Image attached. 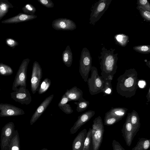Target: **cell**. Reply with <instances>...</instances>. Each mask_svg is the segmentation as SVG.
Returning a JSON list of instances; mask_svg holds the SVG:
<instances>
[{
	"instance_id": "obj_1",
	"label": "cell",
	"mask_w": 150,
	"mask_h": 150,
	"mask_svg": "<svg viewBox=\"0 0 150 150\" xmlns=\"http://www.w3.org/2000/svg\"><path fill=\"white\" fill-rule=\"evenodd\" d=\"M137 73L134 68L126 69L117 79L116 90L120 95L131 98L136 94L139 88Z\"/></svg>"
},
{
	"instance_id": "obj_2",
	"label": "cell",
	"mask_w": 150,
	"mask_h": 150,
	"mask_svg": "<svg viewBox=\"0 0 150 150\" xmlns=\"http://www.w3.org/2000/svg\"><path fill=\"white\" fill-rule=\"evenodd\" d=\"M115 49H108L103 47L98 57L101 71V76L104 81L112 80L117 68L118 54L114 53Z\"/></svg>"
},
{
	"instance_id": "obj_3",
	"label": "cell",
	"mask_w": 150,
	"mask_h": 150,
	"mask_svg": "<svg viewBox=\"0 0 150 150\" xmlns=\"http://www.w3.org/2000/svg\"><path fill=\"white\" fill-rule=\"evenodd\" d=\"M91 76L87 81L89 92L91 95H96L102 93L104 86L105 81L98 74L97 68L92 66Z\"/></svg>"
},
{
	"instance_id": "obj_4",
	"label": "cell",
	"mask_w": 150,
	"mask_h": 150,
	"mask_svg": "<svg viewBox=\"0 0 150 150\" xmlns=\"http://www.w3.org/2000/svg\"><path fill=\"white\" fill-rule=\"evenodd\" d=\"M91 129L93 150H99L103 141L104 131L103 124L100 116L94 120Z\"/></svg>"
},
{
	"instance_id": "obj_5",
	"label": "cell",
	"mask_w": 150,
	"mask_h": 150,
	"mask_svg": "<svg viewBox=\"0 0 150 150\" xmlns=\"http://www.w3.org/2000/svg\"><path fill=\"white\" fill-rule=\"evenodd\" d=\"M92 58L89 50L84 47L81 52L79 61V72L85 82L87 81L92 66Z\"/></svg>"
},
{
	"instance_id": "obj_6",
	"label": "cell",
	"mask_w": 150,
	"mask_h": 150,
	"mask_svg": "<svg viewBox=\"0 0 150 150\" xmlns=\"http://www.w3.org/2000/svg\"><path fill=\"white\" fill-rule=\"evenodd\" d=\"M30 61L29 58L24 59L21 64L16 74L12 86V90L15 91L19 88H26L27 70Z\"/></svg>"
},
{
	"instance_id": "obj_7",
	"label": "cell",
	"mask_w": 150,
	"mask_h": 150,
	"mask_svg": "<svg viewBox=\"0 0 150 150\" xmlns=\"http://www.w3.org/2000/svg\"><path fill=\"white\" fill-rule=\"evenodd\" d=\"M112 0H100L91 9L89 23L93 25L101 18L108 9Z\"/></svg>"
},
{
	"instance_id": "obj_8",
	"label": "cell",
	"mask_w": 150,
	"mask_h": 150,
	"mask_svg": "<svg viewBox=\"0 0 150 150\" xmlns=\"http://www.w3.org/2000/svg\"><path fill=\"white\" fill-rule=\"evenodd\" d=\"M14 130V124L11 122L6 124L2 128L0 139L1 150H9Z\"/></svg>"
},
{
	"instance_id": "obj_9",
	"label": "cell",
	"mask_w": 150,
	"mask_h": 150,
	"mask_svg": "<svg viewBox=\"0 0 150 150\" xmlns=\"http://www.w3.org/2000/svg\"><path fill=\"white\" fill-rule=\"evenodd\" d=\"M42 69L38 62L35 61L33 64L31 79V90L33 94L38 91L42 78Z\"/></svg>"
},
{
	"instance_id": "obj_10",
	"label": "cell",
	"mask_w": 150,
	"mask_h": 150,
	"mask_svg": "<svg viewBox=\"0 0 150 150\" xmlns=\"http://www.w3.org/2000/svg\"><path fill=\"white\" fill-rule=\"evenodd\" d=\"M11 98L16 102L21 104L28 105L32 101V98L29 90L23 87L19 88L10 93Z\"/></svg>"
},
{
	"instance_id": "obj_11",
	"label": "cell",
	"mask_w": 150,
	"mask_h": 150,
	"mask_svg": "<svg viewBox=\"0 0 150 150\" xmlns=\"http://www.w3.org/2000/svg\"><path fill=\"white\" fill-rule=\"evenodd\" d=\"M52 27L57 30H73L76 28V25L72 20L66 18H60L54 20Z\"/></svg>"
},
{
	"instance_id": "obj_12",
	"label": "cell",
	"mask_w": 150,
	"mask_h": 150,
	"mask_svg": "<svg viewBox=\"0 0 150 150\" xmlns=\"http://www.w3.org/2000/svg\"><path fill=\"white\" fill-rule=\"evenodd\" d=\"M0 117H2L17 116L25 114L23 109L8 103H0Z\"/></svg>"
},
{
	"instance_id": "obj_13",
	"label": "cell",
	"mask_w": 150,
	"mask_h": 150,
	"mask_svg": "<svg viewBox=\"0 0 150 150\" xmlns=\"http://www.w3.org/2000/svg\"><path fill=\"white\" fill-rule=\"evenodd\" d=\"M130 113L128 114L125 122L121 130L122 136L127 145L130 146L135 137L130 121Z\"/></svg>"
},
{
	"instance_id": "obj_14",
	"label": "cell",
	"mask_w": 150,
	"mask_h": 150,
	"mask_svg": "<svg viewBox=\"0 0 150 150\" xmlns=\"http://www.w3.org/2000/svg\"><path fill=\"white\" fill-rule=\"evenodd\" d=\"M95 114L94 111L89 110L79 116L77 120L70 129V133L75 134L82 126L89 121Z\"/></svg>"
},
{
	"instance_id": "obj_15",
	"label": "cell",
	"mask_w": 150,
	"mask_h": 150,
	"mask_svg": "<svg viewBox=\"0 0 150 150\" xmlns=\"http://www.w3.org/2000/svg\"><path fill=\"white\" fill-rule=\"evenodd\" d=\"M54 94H52L47 97L40 104L31 117L30 121L31 125H32L41 116L51 103Z\"/></svg>"
},
{
	"instance_id": "obj_16",
	"label": "cell",
	"mask_w": 150,
	"mask_h": 150,
	"mask_svg": "<svg viewBox=\"0 0 150 150\" xmlns=\"http://www.w3.org/2000/svg\"><path fill=\"white\" fill-rule=\"evenodd\" d=\"M37 16L34 14L30 15L20 13L16 16L2 21V23H17L27 21L36 18Z\"/></svg>"
},
{
	"instance_id": "obj_17",
	"label": "cell",
	"mask_w": 150,
	"mask_h": 150,
	"mask_svg": "<svg viewBox=\"0 0 150 150\" xmlns=\"http://www.w3.org/2000/svg\"><path fill=\"white\" fill-rule=\"evenodd\" d=\"M64 94L70 101H78L80 102L86 100L83 97L82 91L76 86L67 89Z\"/></svg>"
},
{
	"instance_id": "obj_18",
	"label": "cell",
	"mask_w": 150,
	"mask_h": 150,
	"mask_svg": "<svg viewBox=\"0 0 150 150\" xmlns=\"http://www.w3.org/2000/svg\"><path fill=\"white\" fill-rule=\"evenodd\" d=\"M87 132L84 129L78 133L72 142V150H83Z\"/></svg>"
},
{
	"instance_id": "obj_19",
	"label": "cell",
	"mask_w": 150,
	"mask_h": 150,
	"mask_svg": "<svg viewBox=\"0 0 150 150\" xmlns=\"http://www.w3.org/2000/svg\"><path fill=\"white\" fill-rule=\"evenodd\" d=\"M127 110L128 109L125 108H112L105 113V115L113 116L122 119L126 115Z\"/></svg>"
},
{
	"instance_id": "obj_20",
	"label": "cell",
	"mask_w": 150,
	"mask_h": 150,
	"mask_svg": "<svg viewBox=\"0 0 150 150\" xmlns=\"http://www.w3.org/2000/svg\"><path fill=\"white\" fill-rule=\"evenodd\" d=\"M130 113L131 122L135 136L140 127V118L138 113L134 110H133Z\"/></svg>"
},
{
	"instance_id": "obj_21",
	"label": "cell",
	"mask_w": 150,
	"mask_h": 150,
	"mask_svg": "<svg viewBox=\"0 0 150 150\" xmlns=\"http://www.w3.org/2000/svg\"><path fill=\"white\" fill-rule=\"evenodd\" d=\"M62 60L64 64L67 67L71 65L73 61L72 53L69 45L67 46L62 54Z\"/></svg>"
},
{
	"instance_id": "obj_22",
	"label": "cell",
	"mask_w": 150,
	"mask_h": 150,
	"mask_svg": "<svg viewBox=\"0 0 150 150\" xmlns=\"http://www.w3.org/2000/svg\"><path fill=\"white\" fill-rule=\"evenodd\" d=\"M19 133L17 130L13 132L9 146V150H20Z\"/></svg>"
},
{
	"instance_id": "obj_23",
	"label": "cell",
	"mask_w": 150,
	"mask_h": 150,
	"mask_svg": "<svg viewBox=\"0 0 150 150\" xmlns=\"http://www.w3.org/2000/svg\"><path fill=\"white\" fill-rule=\"evenodd\" d=\"M150 147V139L140 138L132 150H147Z\"/></svg>"
},
{
	"instance_id": "obj_24",
	"label": "cell",
	"mask_w": 150,
	"mask_h": 150,
	"mask_svg": "<svg viewBox=\"0 0 150 150\" xmlns=\"http://www.w3.org/2000/svg\"><path fill=\"white\" fill-rule=\"evenodd\" d=\"M13 6L7 0H0V20L8 13L9 8Z\"/></svg>"
},
{
	"instance_id": "obj_25",
	"label": "cell",
	"mask_w": 150,
	"mask_h": 150,
	"mask_svg": "<svg viewBox=\"0 0 150 150\" xmlns=\"http://www.w3.org/2000/svg\"><path fill=\"white\" fill-rule=\"evenodd\" d=\"M83 150H93L91 128H90L87 132Z\"/></svg>"
},
{
	"instance_id": "obj_26",
	"label": "cell",
	"mask_w": 150,
	"mask_h": 150,
	"mask_svg": "<svg viewBox=\"0 0 150 150\" xmlns=\"http://www.w3.org/2000/svg\"><path fill=\"white\" fill-rule=\"evenodd\" d=\"M114 38L117 44L122 47L126 46L129 41L128 36L123 34L116 35L115 36Z\"/></svg>"
},
{
	"instance_id": "obj_27",
	"label": "cell",
	"mask_w": 150,
	"mask_h": 150,
	"mask_svg": "<svg viewBox=\"0 0 150 150\" xmlns=\"http://www.w3.org/2000/svg\"><path fill=\"white\" fill-rule=\"evenodd\" d=\"M51 83L50 79L47 78L45 79L40 83L38 91V94H41L45 93L50 86Z\"/></svg>"
},
{
	"instance_id": "obj_28",
	"label": "cell",
	"mask_w": 150,
	"mask_h": 150,
	"mask_svg": "<svg viewBox=\"0 0 150 150\" xmlns=\"http://www.w3.org/2000/svg\"><path fill=\"white\" fill-rule=\"evenodd\" d=\"M13 71L12 69L9 66L0 63V75L3 76H8L13 74Z\"/></svg>"
},
{
	"instance_id": "obj_29",
	"label": "cell",
	"mask_w": 150,
	"mask_h": 150,
	"mask_svg": "<svg viewBox=\"0 0 150 150\" xmlns=\"http://www.w3.org/2000/svg\"><path fill=\"white\" fill-rule=\"evenodd\" d=\"M134 50L137 52L143 54H148L150 53L149 45H139L134 46Z\"/></svg>"
},
{
	"instance_id": "obj_30",
	"label": "cell",
	"mask_w": 150,
	"mask_h": 150,
	"mask_svg": "<svg viewBox=\"0 0 150 150\" xmlns=\"http://www.w3.org/2000/svg\"><path fill=\"white\" fill-rule=\"evenodd\" d=\"M111 80L107 79L105 81V85L102 93L104 96L111 95L113 92L112 88L111 85Z\"/></svg>"
},
{
	"instance_id": "obj_31",
	"label": "cell",
	"mask_w": 150,
	"mask_h": 150,
	"mask_svg": "<svg viewBox=\"0 0 150 150\" xmlns=\"http://www.w3.org/2000/svg\"><path fill=\"white\" fill-rule=\"evenodd\" d=\"M121 120L117 117L105 115L104 119V124L107 126L112 125Z\"/></svg>"
},
{
	"instance_id": "obj_32",
	"label": "cell",
	"mask_w": 150,
	"mask_h": 150,
	"mask_svg": "<svg viewBox=\"0 0 150 150\" xmlns=\"http://www.w3.org/2000/svg\"><path fill=\"white\" fill-rule=\"evenodd\" d=\"M74 103L77 105L76 110L78 112L86 110L89 105V101L86 100L80 102H75Z\"/></svg>"
},
{
	"instance_id": "obj_33",
	"label": "cell",
	"mask_w": 150,
	"mask_h": 150,
	"mask_svg": "<svg viewBox=\"0 0 150 150\" xmlns=\"http://www.w3.org/2000/svg\"><path fill=\"white\" fill-rule=\"evenodd\" d=\"M22 10L24 13L30 15H34L36 11L35 7L29 4H26L23 7Z\"/></svg>"
},
{
	"instance_id": "obj_34",
	"label": "cell",
	"mask_w": 150,
	"mask_h": 150,
	"mask_svg": "<svg viewBox=\"0 0 150 150\" xmlns=\"http://www.w3.org/2000/svg\"><path fill=\"white\" fill-rule=\"evenodd\" d=\"M136 8L139 11L142 18L147 21H150V12L139 6H137Z\"/></svg>"
},
{
	"instance_id": "obj_35",
	"label": "cell",
	"mask_w": 150,
	"mask_h": 150,
	"mask_svg": "<svg viewBox=\"0 0 150 150\" xmlns=\"http://www.w3.org/2000/svg\"><path fill=\"white\" fill-rule=\"evenodd\" d=\"M137 6H140L150 12V4L147 0H137Z\"/></svg>"
},
{
	"instance_id": "obj_36",
	"label": "cell",
	"mask_w": 150,
	"mask_h": 150,
	"mask_svg": "<svg viewBox=\"0 0 150 150\" xmlns=\"http://www.w3.org/2000/svg\"><path fill=\"white\" fill-rule=\"evenodd\" d=\"M59 108L67 114H70L73 112V110L69 104L67 103L59 107Z\"/></svg>"
},
{
	"instance_id": "obj_37",
	"label": "cell",
	"mask_w": 150,
	"mask_h": 150,
	"mask_svg": "<svg viewBox=\"0 0 150 150\" xmlns=\"http://www.w3.org/2000/svg\"><path fill=\"white\" fill-rule=\"evenodd\" d=\"M38 1L41 4L47 8H53L54 5L50 0H38Z\"/></svg>"
},
{
	"instance_id": "obj_38",
	"label": "cell",
	"mask_w": 150,
	"mask_h": 150,
	"mask_svg": "<svg viewBox=\"0 0 150 150\" xmlns=\"http://www.w3.org/2000/svg\"><path fill=\"white\" fill-rule=\"evenodd\" d=\"M6 43L7 45L13 48L18 45L17 41L14 39L9 38L6 39Z\"/></svg>"
},
{
	"instance_id": "obj_39",
	"label": "cell",
	"mask_w": 150,
	"mask_h": 150,
	"mask_svg": "<svg viewBox=\"0 0 150 150\" xmlns=\"http://www.w3.org/2000/svg\"><path fill=\"white\" fill-rule=\"evenodd\" d=\"M112 146L113 150H125L119 142L115 139L112 141Z\"/></svg>"
},
{
	"instance_id": "obj_40",
	"label": "cell",
	"mask_w": 150,
	"mask_h": 150,
	"mask_svg": "<svg viewBox=\"0 0 150 150\" xmlns=\"http://www.w3.org/2000/svg\"><path fill=\"white\" fill-rule=\"evenodd\" d=\"M70 101L69 99L67 96L65 94H64L60 100L58 104V106H60L67 104L68 102Z\"/></svg>"
},
{
	"instance_id": "obj_41",
	"label": "cell",
	"mask_w": 150,
	"mask_h": 150,
	"mask_svg": "<svg viewBox=\"0 0 150 150\" xmlns=\"http://www.w3.org/2000/svg\"><path fill=\"white\" fill-rule=\"evenodd\" d=\"M139 87L140 88H143L146 85V83L145 81H139L138 83Z\"/></svg>"
},
{
	"instance_id": "obj_42",
	"label": "cell",
	"mask_w": 150,
	"mask_h": 150,
	"mask_svg": "<svg viewBox=\"0 0 150 150\" xmlns=\"http://www.w3.org/2000/svg\"><path fill=\"white\" fill-rule=\"evenodd\" d=\"M146 97L147 99V101L146 102V104H148V103L150 101V87H149L146 96Z\"/></svg>"
},
{
	"instance_id": "obj_43",
	"label": "cell",
	"mask_w": 150,
	"mask_h": 150,
	"mask_svg": "<svg viewBox=\"0 0 150 150\" xmlns=\"http://www.w3.org/2000/svg\"><path fill=\"white\" fill-rule=\"evenodd\" d=\"M146 64L149 68H150V61L146 62Z\"/></svg>"
},
{
	"instance_id": "obj_44",
	"label": "cell",
	"mask_w": 150,
	"mask_h": 150,
	"mask_svg": "<svg viewBox=\"0 0 150 150\" xmlns=\"http://www.w3.org/2000/svg\"><path fill=\"white\" fill-rule=\"evenodd\" d=\"M41 150H48L47 149V148H44L42 149Z\"/></svg>"
},
{
	"instance_id": "obj_45",
	"label": "cell",
	"mask_w": 150,
	"mask_h": 150,
	"mask_svg": "<svg viewBox=\"0 0 150 150\" xmlns=\"http://www.w3.org/2000/svg\"><path fill=\"white\" fill-rule=\"evenodd\" d=\"M0 90H1V88H0Z\"/></svg>"
}]
</instances>
